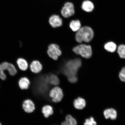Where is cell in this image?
Wrapping results in <instances>:
<instances>
[{"mask_svg": "<svg viewBox=\"0 0 125 125\" xmlns=\"http://www.w3.org/2000/svg\"><path fill=\"white\" fill-rule=\"evenodd\" d=\"M94 36L93 30L88 26L82 27L77 31L76 34V41L79 43L83 41L89 42L93 40Z\"/></svg>", "mask_w": 125, "mask_h": 125, "instance_id": "1", "label": "cell"}, {"mask_svg": "<svg viewBox=\"0 0 125 125\" xmlns=\"http://www.w3.org/2000/svg\"><path fill=\"white\" fill-rule=\"evenodd\" d=\"M82 65V62L80 59H75L69 61L65 65L63 73L68 77L76 76V73Z\"/></svg>", "mask_w": 125, "mask_h": 125, "instance_id": "2", "label": "cell"}, {"mask_svg": "<svg viewBox=\"0 0 125 125\" xmlns=\"http://www.w3.org/2000/svg\"><path fill=\"white\" fill-rule=\"evenodd\" d=\"M73 51L76 54L86 59L90 58L92 55L91 47L90 45H79L73 48Z\"/></svg>", "mask_w": 125, "mask_h": 125, "instance_id": "3", "label": "cell"}, {"mask_svg": "<svg viewBox=\"0 0 125 125\" xmlns=\"http://www.w3.org/2000/svg\"><path fill=\"white\" fill-rule=\"evenodd\" d=\"M61 16L62 18L68 19L73 16L75 14L74 4L70 1L64 4L60 11Z\"/></svg>", "mask_w": 125, "mask_h": 125, "instance_id": "4", "label": "cell"}, {"mask_svg": "<svg viewBox=\"0 0 125 125\" xmlns=\"http://www.w3.org/2000/svg\"><path fill=\"white\" fill-rule=\"evenodd\" d=\"M47 53L51 58L57 60L59 57L61 55L62 52L58 45L52 44L48 47Z\"/></svg>", "mask_w": 125, "mask_h": 125, "instance_id": "5", "label": "cell"}, {"mask_svg": "<svg viewBox=\"0 0 125 125\" xmlns=\"http://www.w3.org/2000/svg\"><path fill=\"white\" fill-rule=\"evenodd\" d=\"M49 96L53 102L57 103L61 101L63 97V94L61 89L58 87H55L52 89L49 94Z\"/></svg>", "mask_w": 125, "mask_h": 125, "instance_id": "6", "label": "cell"}, {"mask_svg": "<svg viewBox=\"0 0 125 125\" xmlns=\"http://www.w3.org/2000/svg\"><path fill=\"white\" fill-rule=\"evenodd\" d=\"M48 22L52 28H56L62 26L63 21L62 17L60 15L54 14L49 17Z\"/></svg>", "mask_w": 125, "mask_h": 125, "instance_id": "7", "label": "cell"}, {"mask_svg": "<svg viewBox=\"0 0 125 125\" xmlns=\"http://www.w3.org/2000/svg\"><path fill=\"white\" fill-rule=\"evenodd\" d=\"M0 68L4 71L7 70L11 76H14L17 73V70L15 65L8 62H2L0 64Z\"/></svg>", "mask_w": 125, "mask_h": 125, "instance_id": "8", "label": "cell"}, {"mask_svg": "<svg viewBox=\"0 0 125 125\" xmlns=\"http://www.w3.org/2000/svg\"><path fill=\"white\" fill-rule=\"evenodd\" d=\"M81 7L84 12L90 13L93 11L95 7L94 4L92 1L90 0H84L82 3Z\"/></svg>", "mask_w": 125, "mask_h": 125, "instance_id": "9", "label": "cell"}, {"mask_svg": "<svg viewBox=\"0 0 125 125\" xmlns=\"http://www.w3.org/2000/svg\"><path fill=\"white\" fill-rule=\"evenodd\" d=\"M22 107L24 111L27 113H32L35 109V104L33 102L29 99L23 101Z\"/></svg>", "mask_w": 125, "mask_h": 125, "instance_id": "10", "label": "cell"}, {"mask_svg": "<svg viewBox=\"0 0 125 125\" xmlns=\"http://www.w3.org/2000/svg\"><path fill=\"white\" fill-rule=\"evenodd\" d=\"M30 69L33 73L37 74L42 71V66L39 61L34 60L31 62L30 65Z\"/></svg>", "mask_w": 125, "mask_h": 125, "instance_id": "11", "label": "cell"}, {"mask_svg": "<svg viewBox=\"0 0 125 125\" xmlns=\"http://www.w3.org/2000/svg\"><path fill=\"white\" fill-rule=\"evenodd\" d=\"M104 117L107 119L110 118L113 120L116 119L117 118V112L113 108L106 109L104 111Z\"/></svg>", "mask_w": 125, "mask_h": 125, "instance_id": "12", "label": "cell"}, {"mask_svg": "<svg viewBox=\"0 0 125 125\" xmlns=\"http://www.w3.org/2000/svg\"><path fill=\"white\" fill-rule=\"evenodd\" d=\"M69 26L72 30L74 32H76L82 27V23L79 20H73L70 21Z\"/></svg>", "mask_w": 125, "mask_h": 125, "instance_id": "13", "label": "cell"}, {"mask_svg": "<svg viewBox=\"0 0 125 125\" xmlns=\"http://www.w3.org/2000/svg\"><path fill=\"white\" fill-rule=\"evenodd\" d=\"M17 64L19 69L22 71L27 70L29 66L27 62L25 59L20 58L17 59Z\"/></svg>", "mask_w": 125, "mask_h": 125, "instance_id": "14", "label": "cell"}, {"mask_svg": "<svg viewBox=\"0 0 125 125\" xmlns=\"http://www.w3.org/2000/svg\"><path fill=\"white\" fill-rule=\"evenodd\" d=\"M30 82L29 79L26 77H22L18 82L19 85L21 90H26L29 88Z\"/></svg>", "mask_w": 125, "mask_h": 125, "instance_id": "15", "label": "cell"}, {"mask_svg": "<svg viewBox=\"0 0 125 125\" xmlns=\"http://www.w3.org/2000/svg\"><path fill=\"white\" fill-rule=\"evenodd\" d=\"M74 107L76 109H83L86 106V102L83 98L78 97L75 100L74 102Z\"/></svg>", "mask_w": 125, "mask_h": 125, "instance_id": "16", "label": "cell"}, {"mask_svg": "<svg viewBox=\"0 0 125 125\" xmlns=\"http://www.w3.org/2000/svg\"><path fill=\"white\" fill-rule=\"evenodd\" d=\"M42 113L44 116L46 118H48L53 113L52 107L49 105H45L42 108Z\"/></svg>", "mask_w": 125, "mask_h": 125, "instance_id": "17", "label": "cell"}, {"mask_svg": "<svg viewBox=\"0 0 125 125\" xmlns=\"http://www.w3.org/2000/svg\"><path fill=\"white\" fill-rule=\"evenodd\" d=\"M77 123L76 120L70 115H68L66 117L65 121L62 122L61 125H76Z\"/></svg>", "mask_w": 125, "mask_h": 125, "instance_id": "18", "label": "cell"}, {"mask_svg": "<svg viewBox=\"0 0 125 125\" xmlns=\"http://www.w3.org/2000/svg\"><path fill=\"white\" fill-rule=\"evenodd\" d=\"M104 48L106 51L111 52H113L116 50V45L113 42H109L105 44Z\"/></svg>", "mask_w": 125, "mask_h": 125, "instance_id": "19", "label": "cell"}, {"mask_svg": "<svg viewBox=\"0 0 125 125\" xmlns=\"http://www.w3.org/2000/svg\"><path fill=\"white\" fill-rule=\"evenodd\" d=\"M48 82L51 85L56 86L58 85L59 81L58 77L54 74H51L48 77Z\"/></svg>", "mask_w": 125, "mask_h": 125, "instance_id": "20", "label": "cell"}, {"mask_svg": "<svg viewBox=\"0 0 125 125\" xmlns=\"http://www.w3.org/2000/svg\"><path fill=\"white\" fill-rule=\"evenodd\" d=\"M117 52L121 58L125 59V45H120L118 47Z\"/></svg>", "mask_w": 125, "mask_h": 125, "instance_id": "21", "label": "cell"}, {"mask_svg": "<svg viewBox=\"0 0 125 125\" xmlns=\"http://www.w3.org/2000/svg\"><path fill=\"white\" fill-rule=\"evenodd\" d=\"M84 125H97V123L93 117H91L86 120Z\"/></svg>", "mask_w": 125, "mask_h": 125, "instance_id": "22", "label": "cell"}, {"mask_svg": "<svg viewBox=\"0 0 125 125\" xmlns=\"http://www.w3.org/2000/svg\"><path fill=\"white\" fill-rule=\"evenodd\" d=\"M119 76L122 82H125V67L122 69L119 73Z\"/></svg>", "mask_w": 125, "mask_h": 125, "instance_id": "23", "label": "cell"}, {"mask_svg": "<svg viewBox=\"0 0 125 125\" xmlns=\"http://www.w3.org/2000/svg\"><path fill=\"white\" fill-rule=\"evenodd\" d=\"M7 78V75L0 68V79L3 80H4Z\"/></svg>", "mask_w": 125, "mask_h": 125, "instance_id": "24", "label": "cell"}, {"mask_svg": "<svg viewBox=\"0 0 125 125\" xmlns=\"http://www.w3.org/2000/svg\"><path fill=\"white\" fill-rule=\"evenodd\" d=\"M68 80L71 83H75L77 82V78L76 76H73L68 77Z\"/></svg>", "mask_w": 125, "mask_h": 125, "instance_id": "25", "label": "cell"}, {"mask_svg": "<svg viewBox=\"0 0 125 125\" xmlns=\"http://www.w3.org/2000/svg\"><path fill=\"white\" fill-rule=\"evenodd\" d=\"M0 125H2L0 123Z\"/></svg>", "mask_w": 125, "mask_h": 125, "instance_id": "26", "label": "cell"}]
</instances>
